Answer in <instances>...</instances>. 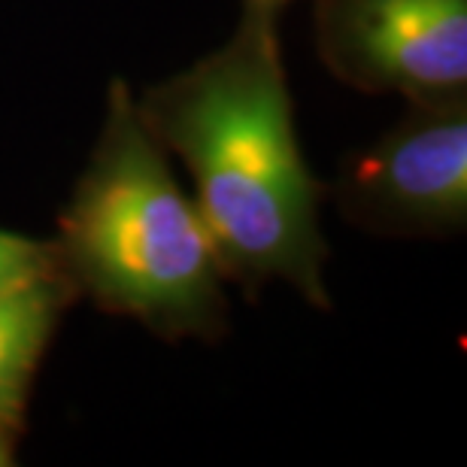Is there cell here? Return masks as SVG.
<instances>
[{"label":"cell","mask_w":467,"mask_h":467,"mask_svg":"<svg viewBox=\"0 0 467 467\" xmlns=\"http://www.w3.org/2000/svg\"><path fill=\"white\" fill-rule=\"evenodd\" d=\"M137 109L189 171L228 276L243 285L279 279L328 310L322 185L297 143L279 18L240 13L228 43L143 91Z\"/></svg>","instance_id":"1"},{"label":"cell","mask_w":467,"mask_h":467,"mask_svg":"<svg viewBox=\"0 0 467 467\" xmlns=\"http://www.w3.org/2000/svg\"><path fill=\"white\" fill-rule=\"evenodd\" d=\"M73 288L161 337H216L228 319L216 240L146 128L137 95L113 79L86 173L58 219Z\"/></svg>","instance_id":"2"},{"label":"cell","mask_w":467,"mask_h":467,"mask_svg":"<svg viewBox=\"0 0 467 467\" xmlns=\"http://www.w3.org/2000/svg\"><path fill=\"white\" fill-rule=\"evenodd\" d=\"M337 203L386 237H446L467 225V98L410 113L343 164Z\"/></svg>","instance_id":"3"},{"label":"cell","mask_w":467,"mask_h":467,"mask_svg":"<svg viewBox=\"0 0 467 467\" xmlns=\"http://www.w3.org/2000/svg\"><path fill=\"white\" fill-rule=\"evenodd\" d=\"M316 46L331 77L358 91L467 98V0H316Z\"/></svg>","instance_id":"4"},{"label":"cell","mask_w":467,"mask_h":467,"mask_svg":"<svg viewBox=\"0 0 467 467\" xmlns=\"http://www.w3.org/2000/svg\"><path fill=\"white\" fill-rule=\"evenodd\" d=\"M70 292L67 276H46L0 295V425L13 434Z\"/></svg>","instance_id":"5"},{"label":"cell","mask_w":467,"mask_h":467,"mask_svg":"<svg viewBox=\"0 0 467 467\" xmlns=\"http://www.w3.org/2000/svg\"><path fill=\"white\" fill-rule=\"evenodd\" d=\"M46 276H67L55 243L0 231V295Z\"/></svg>","instance_id":"6"},{"label":"cell","mask_w":467,"mask_h":467,"mask_svg":"<svg viewBox=\"0 0 467 467\" xmlns=\"http://www.w3.org/2000/svg\"><path fill=\"white\" fill-rule=\"evenodd\" d=\"M292 4V0H240L243 16H261V18H279V13Z\"/></svg>","instance_id":"7"},{"label":"cell","mask_w":467,"mask_h":467,"mask_svg":"<svg viewBox=\"0 0 467 467\" xmlns=\"http://www.w3.org/2000/svg\"><path fill=\"white\" fill-rule=\"evenodd\" d=\"M13 462V431L0 425V467H9Z\"/></svg>","instance_id":"8"}]
</instances>
